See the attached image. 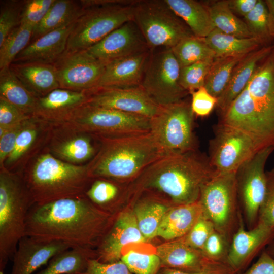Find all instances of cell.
I'll return each mask as SVG.
<instances>
[{"instance_id":"603a6c76","label":"cell","mask_w":274,"mask_h":274,"mask_svg":"<svg viewBox=\"0 0 274 274\" xmlns=\"http://www.w3.org/2000/svg\"><path fill=\"white\" fill-rule=\"evenodd\" d=\"M152 52L148 49L106 64L96 87L140 86Z\"/></svg>"},{"instance_id":"8fae6325","label":"cell","mask_w":274,"mask_h":274,"mask_svg":"<svg viewBox=\"0 0 274 274\" xmlns=\"http://www.w3.org/2000/svg\"><path fill=\"white\" fill-rule=\"evenodd\" d=\"M133 21L149 48H172L193 35L164 0H140L133 6Z\"/></svg>"},{"instance_id":"cb8c5ba5","label":"cell","mask_w":274,"mask_h":274,"mask_svg":"<svg viewBox=\"0 0 274 274\" xmlns=\"http://www.w3.org/2000/svg\"><path fill=\"white\" fill-rule=\"evenodd\" d=\"M86 100L85 91H75L59 88L38 98L32 117L47 127L53 126L86 102Z\"/></svg>"},{"instance_id":"d4e9b609","label":"cell","mask_w":274,"mask_h":274,"mask_svg":"<svg viewBox=\"0 0 274 274\" xmlns=\"http://www.w3.org/2000/svg\"><path fill=\"white\" fill-rule=\"evenodd\" d=\"M73 24L49 32L31 42L16 57L12 63L53 64L65 51Z\"/></svg>"},{"instance_id":"9a60e30c","label":"cell","mask_w":274,"mask_h":274,"mask_svg":"<svg viewBox=\"0 0 274 274\" xmlns=\"http://www.w3.org/2000/svg\"><path fill=\"white\" fill-rule=\"evenodd\" d=\"M53 64L60 88L75 91L96 87L105 68L86 50L65 51Z\"/></svg>"},{"instance_id":"b9f144b4","label":"cell","mask_w":274,"mask_h":274,"mask_svg":"<svg viewBox=\"0 0 274 274\" xmlns=\"http://www.w3.org/2000/svg\"><path fill=\"white\" fill-rule=\"evenodd\" d=\"M119 188L111 180L93 179L84 195L96 207L110 205L119 194Z\"/></svg>"},{"instance_id":"ffe728a7","label":"cell","mask_w":274,"mask_h":274,"mask_svg":"<svg viewBox=\"0 0 274 274\" xmlns=\"http://www.w3.org/2000/svg\"><path fill=\"white\" fill-rule=\"evenodd\" d=\"M48 128L50 142L47 148L57 159L81 165L95 155L98 148L92 143L93 136L62 126Z\"/></svg>"},{"instance_id":"60d3db41","label":"cell","mask_w":274,"mask_h":274,"mask_svg":"<svg viewBox=\"0 0 274 274\" xmlns=\"http://www.w3.org/2000/svg\"><path fill=\"white\" fill-rule=\"evenodd\" d=\"M214 58L181 67L179 82L182 87L190 94L204 86L206 78Z\"/></svg>"},{"instance_id":"7bdbcfd3","label":"cell","mask_w":274,"mask_h":274,"mask_svg":"<svg viewBox=\"0 0 274 274\" xmlns=\"http://www.w3.org/2000/svg\"><path fill=\"white\" fill-rule=\"evenodd\" d=\"M121 260L133 274H157L161 268L160 259L156 254L131 250L123 254Z\"/></svg>"},{"instance_id":"83f0119b","label":"cell","mask_w":274,"mask_h":274,"mask_svg":"<svg viewBox=\"0 0 274 274\" xmlns=\"http://www.w3.org/2000/svg\"><path fill=\"white\" fill-rule=\"evenodd\" d=\"M202 214V208L199 201L176 204L168 209L164 216L157 236L169 241L184 237Z\"/></svg>"},{"instance_id":"f907efd6","label":"cell","mask_w":274,"mask_h":274,"mask_svg":"<svg viewBox=\"0 0 274 274\" xmlns=\"http://www.w3.org/2000/svg\"><path fill=\"white\" fill-rule=\"evenodd\" d=\"M27 120L10 127H0L1 168L3 167L6 159L13 151L17 138Z\"/></svg>"},{"instance_id":"277c9868","label":"cell","mask_w":274,"mask_h":274,"mask_svg":"<svg viewBox=\"0 0 274 274\" xmlns=\"http://www.w3.org/2000/svg\"><path fill=\"white\" fill-rule=\"evenodd\" d=\"M97 151L87 163L89 177L124 180L140 175L165 156L149 132L115 137L94 136Z\"/></svg>"},{"instance_id":"f546056e","label":"cell","mask_w":274,"mask_h":274,"mask_svg":"<svg viewBox=\"0 0 274 274\" xmlns=\"http://www.w3.org/2000/svg\"><path fill=\"white\" fill-rule=\"evenodd\" d=\"M82 9L81 1L55 0L44 18L34 28L31 42L49 32L74 23Z\"/></svg>"},{"instance_id":"52a82bcc","label":"cell","mask_w":274,"mask_h":274,"mask_svg":"<svg viewBox=\"0 0 274 274\" xmlns=\"http://www.w3.org/2000/svg\"><path fill=\"white\" fill-rule=\"evenodd\" d=\"M138 0H84L82 11L74 23L66 52L86 50L124 23L133 20Z\"/></svg>"},{"instance_id":"94428289","label":"cell","mask_w":274,"mask_h":274,"mask_svg":"<svg viewBox=\"0 0 274 274\" xmlns=\"http://www.w3.org/2000/svg\"><path fill=\"white\" fill-rule=\"evenodd\" d=\"M273 169H274V168Z\"/></svg>"},{"instance_id":"8d00e7d4","label":"cell","mask_w":274,"mask_h":274,"mask_svg":"<svg viewBox=\"0 0 274 274\" xmlns=\"http://www.w3.org/2000/svg\"><path fill=\"white\" fill-rule=\"evenodd\" d=\"M171 49L180 67L215 58L214 52L206 44L204 39L194 35L184 38Z\"/></svg>"},{"instance_id":"5bb4252c","label":"cell","mask_w":274,"mask_h":274,"mask_svg":"<svg viewBox=\"0 0 274 274\" xmlns=\"http://www.w3.org/2000/svg\"><path fill=\"white\" fill-rule=\"evenodd\" d=\"M274 147L259 151L244 162L236 172V187L239 203L243 219L251 229L257 223L259 210L266 188V162Z\"/></svg>"},{"instance_id":"6da1fadb","label":"cell","mask_w":274,"mask_h":274,"mask_svg":"<svg viewBox=\"0 0 274 274\" xmlns=\"http://www.w3.org/2000/svg\"><path fill=\"white\" fill-rule=\"evenodd\" d=\"M101 215L84 195L35 203L27 217L25 235L89 248L101 233Z\"/></svg>"},{"instance_id":"3957f363","label":"cell","mask_w":274,"mask_h":274,"mask_svg":"<svg viewBox=\"0 0 274 274\" xmlns=\"http://www.w3.org/2000/svg\"><path fill=\"white\" fill-rule=\"evenodd\" d=\"M215 173L208 156L196 150L163 156L140 175L144 187L162 193L176 204H183L198 201L202 187Z\"/></svg>"},{"instance_id":"e575fe53","label":"cell","mask_w":274,"mask_h":274,"mask_svg":"<svg viewBox=\"0 0 274 274\" xmlns=\"http://www.w3.org/2000/svg\"><path fill=\"white\" fill-rule=\"evenodd\" d=\"M247 55L214 58L204 84V87L211 94L217 98L221 95L226 89L235 66Z\"/></svg>"},{"instance_id":"f35d334b","label":"cell","mask_w":274,"mask_h":274,"mask_svg":"<svg viewBox=\"0 0 274 274\" xmlns=\"http://www.w3.org/2000/svg\"><path fill=\"white\" fill-rule=\"evenodd\" d=\"M45 127L47 126L33 117L27 120L17 138L13 151L6 159L2 168L11 172L13 165L18 162L35 144L41 128Z\"/></svg>"},{"instance_id":"7a4b0ae2","label":"cell","mask_w":274,"mask_h":274,"mask_svg":"<svg viewBox=\"0 0 274 274\" xmlns=\"http://www.w3.org/2000/svg\"><path fill=\"white\" fill-rule=\"evenodd\" d=\"M218 122L244 131L262 149L274 147V63L270 55L257 66Z\"/></svg>"},{"instance_id":"1f68e13d","label":"cell","mask_w":274,"mask_h":274,"mask_svg":"<svg viewBox=\"0 0 274 274\" xmlns=\"http://www.w3.org/2000/svg\"><path fill=\"white\" fill-rule=\"evenodd\" d=\"M93 258H96V254L91 252L89 248H71L54 256L46 268L36 274H81Z\"/></svg>"},{"instance_id":"2e32d148","label":"cell","mask_w":274,"mask_h":274,"mask_svg":"<svg viewBox=\"0 0 274 274\" xmlns=\"http://www.w3.org/2000/svg\"><path fill=\"white\" fill-rule=\"evenodd\" d=\"M85 91L87 104L150 119L156 114L160 107L140 86L97 87Z\"/></svg>"},{"instance_id":"30bf717a","label":"cell","mask_w":274,"mask_h":274,"mask_svg":"<svg viewBox=\"0 0 274 274\" xmlns=\"http://www.w3.org/2000/svg\"><path fill=\"white\" fill-rule=\"evenodd\" d=\"M194 116L190 103L182 100L160 106L150 118V132L164 155L197 150Z\"/></svg>"},{"instance_id":"681fc988","label":"cell","mask_w":274,"mask_h":274,"mask_svg":"<svg viewBox=\"0 0 274 274\" xmlns=\"http://www.w3.org/2000/svg\"><path fill=\"white\" fill-rule=\"evenodd\" d=\"M190 94L192 96L191 107L195 116H208L217 106V98L211 94L204 86Z\"/></svg>"},{"instance_id":"8992f818","label":"cell","mask_w":274,"mask_h":274,"mask_svg":"<svg viewBox=\"0 0 274 274\" xmlns=\"http://www.w3.org/2000/svg\"><path fill=\"white\" fill-rule=\"evenodd\" d=\"M34 204L21 175L1 169L0 274L25 235L27 217Z\"/></svg>"},{"instance_id":"f5cc1de1","label":"cell","mask_w":274,"mask_h":274,"mask_svg":"<svg viewBox=\"0 0 274 274\" xmlns=\"http://www.w3.org/2000/svg\"><path fill=\"white\" fill-rule=\"evenodd\" d=\"M81 274H133L121 260L102 263L96 258L90 259L86 269Z\"/></svg>"},{"instance_id":"9f6ffc18","label":"cell","mask_w":274,"mask_h":274,"mask_svg":"<svg viewBox=\"0 0 274 274\" xmlns=\"http://www.w3.org/2000/svg\"><path fill=\"white\" fill-rule=\"evenodd\" d=\"M157 274H235L232 271L190 272L169 268L160 269Z\"/></svg>"},{"instance_id":"ba28073f","label":"cell","mask_w":274,"mask_h":274,"mask_svg":"<svg viewBox=\"0 0 274 274\" xmlns=\"http://www.w3.org/2000/svg\"><path fill=\"white\" fill-rule=\"evenodd\" d=\"M150 119L118 110L84 103L59 123L93 136L115 137L150 131Z\"/></svg>"},{"instance_id":"d6a6232c","label":"cell","mask_w":274,"mask_h":274,"mask_svg":"<svg viewBox=\"0 0 274 274\" xmlns=\"http://www.w3.org/2000/svg\"><path fill=\"white\" fill-rule=\"evenodd\" d=\"M204 40L214 52L215 57L245 55L262 46L259 41L254 38H239L216 28Z\"/></svg>"},{"instance_id":"e0dca14e","label":"cell","mask_w":274,"mask_h":274,"mask_svg":"<svg viewBox=\"0 0 274 274\" xmlns=\"http://www.w3.org/2000/svg\"><path fill=\"white\" fill-rule=\"evenodd\" d=\"M156 254L161 268L190 272L232 271L226 263L213 260L191 247L183 237L159 246Z\"/></svg>"},{"instance_id":"6f0895ef","label":"cell","mask_w":274,"mask_h":274,"mask_svg":"<svg viewBox=\"0 0 274 274\" xmlns=\"http://www.w3.org/2000/svg\"><path fill=\"white\" fill-rule=\"evenodd\" d=\"M268 10V25L270 35L274 38V0H265Z\"/></svg>"},{"instance_id":"d6986e66","label":"cell","mask_w":274,"mask_h":274,"mask_svg":"<svg viewBox=\"0 0 274 274\" xmlns=\"http://www.w3.org/2000/svg\"><path fill=\"white\" fill-rule=\"evenodd\" d=\"M274 239V229L257 223L246 229L243 218L233 234L227 263L235 274H241L255 257Z\"/></svg>"},{"instance_id":"11a10c76","label":"cell","mask_w":274,"mask_h":274,"mask_svg":"<svg viewBox=\"0 0 274 274\" xmlns=\"http://www.w3.org/2000/svg\"><path fill=\"white\" fill-rule=\"evenodd\" d=\"M258 0H228L230 9L244 17L256 6Z\"/></svg>"},{"instance_id":"db71d44e","label":"cell","mask_w":274,"mask_h":274,"mask_svg":"<svg viewBox=\"0 0 274 274\" xmlns=\"http://www.w3.org/2000/svg\"><path fill=\"white\" fill-rule=\"evenodd\" d=\"M242 274H274V258L265 250L257 261Z\"/></svg>"},{"instance_id":"f6af8a7d","label":"cell","mask_w":274,"mask_h":274,"mask_svg":"<svg viewBox=\"0 0 274 274\" xmlns=\"http://www.w3.org/2000/svg\"><path fill=\"white\" fill-rule=\"evenodd\" d=\"M274 229V169L266 171V188L260 205L257 223Z\"/></svg>"},{"instance_id":"ab89813d","label":"cell","mask_w":274,"mask_h":274,"mask_svg":"<svg viewBox=\"0 0 274 274\" xmlns=\"http://www.w3.org/2000/svg\"><path fill=\"white\" fill-rule=\"evenodd\" d=\"M245 22L253 38L262 46L272 39L268 25V10L265 1L258 0L255 7L244 17Z\"/></svg>"},{"instance_id":"74e56055","label":"cell","mask_w":274,"mask_h":274,"mask_svg":"<svg viewBox=\"0 0 274 274\" xmlns=\"http://www.w3.org/2000/svg\"><path fill=\"white\" fill-rule=\"evenodd\" d=\"M34 27L20 24L14 29L0 45V70L10 66L16 57L30 41Z\"/></svg>"},{"instance_id":"f1b7e54d","label":"cell","mask_w":274,"mask_h":274,"mask_svg":"<svg viewBox=\"0 0 274 274\" xmlns=\"http://www.w3.org/2000/svg\"><path fill=\"white\" fill-rule=\"evenodd\" d=\"M194 36L204 39L215 28L208 8L194 0H164Z\"/></svg>"},{"instance_id":"ac0fdd59","label":"cell","mask_w":274,"mask_h":274,"mask_svg":"<svg viewBox=\"0 0 274 274\" xmlns=\"http://www.w3.org/2000/svg\"><path fill=\"white\" fill-rule=\"evenodd\" d=\"M150 49L140 29L132 20L117 28L86 50L105 64Z\"/></svg>"},{"instance_id":"680465c9","label":"cell","mask_w":274,"mask_h":274,"mask_svg":"<svg viewBox=\"0 0 274 274\" xmlns=\"http://www.w3.org/2000/svg\"><path fill=\"white\" fill-rule=\"evenodd\" d=\"M268 253L274 258V239L268 245L267 249L265 250Z\"/></svg>"},{"instance_id":"7402d4cb","label":"cell","mask_w":274,"mask_h":274,"mask_svg":"<svg viewBox=\"0 0 274 274\" xmlns=\"http://www.w3.org/2000/svg\"><path fill=\"white\" fill-rule=\"evenodd\" d=\"M146 241V239L138 227L134 212L123 213L118 216L109 232L102 239L96 259L102 263L120 260L125 246Z\"/></svg>"},{"instance_id":"bcb514c9","label":"cell","mask_w":274,"mask_h":274,"mask_svg":"<svg viewBox=\"0 0 274 274\" xmlns=\"http://www.w3.org/2000/svg\"><path fill=\"white\" fill-rule=\"evenodd\" d=\"M55 0H28L24 1L20 24L37 26L44 18Z\"/></svg>"},{"instance_id":"816d5d0a","label":"cell","mask_w":274,"mask_h":274,"mask_svg":"<svg viewBox=\"0 0 274 274\" xmlns=\"http://www.w3.org/2000/svg\"><path fill=\"white\" fill-rule=\"evenodd\" d=\"M31 117L4 98L0 97V127H12Z\"/></svg>"},{"instance_id":"484cf974","label":"cell","mask_w":274,"mask_h":274,"mask_svg":"<svg viewBox=\"0 0 274 274\" xmlns=\"http://www.w3.org/2000/svg\"><path fill=\"white\" fill-rule=\"evenodd\" d=\"M272 48V46H262L248 54L237 64L226 89L217 98L216 107L220 115L243 91L257 66L270 54Z\"/></svg>"},{"instance_id":"5b68a950","label":"cell","mask_w":274,"mask_h":274,"mask_svg":"<svg viewBox=\"0 0 274 274\" xmlns=\"http://www.w3.org/2000/svg\"><path fill=\"white\" fill-rule=\"evenodd\" d=\"M20 175L35 203L38 204L84 195L93 180L88 176L87 163L64 162L47 148Z\"/></svg>"},{"instance_id":"d590c367","label":"cell","mask_w":274,"mask_h":274,"mask_svg":"<svg viewBox=\"0 0 274 274\" xmlns=\"http://www.w3.org/2000/svg\"><path fill=\"white\" fill-rule=\"evenodd\" d=\"M168 210L166 206L155 201L143 202L136 207L134 213L138 227L146 239L157 236L160 225Z\"/></svg>"},{"instance_id":"44dd1931","label":"cell","mask_w":274,"mask_h":274,"mask_svg":"<svg viewBox=\"0 0 274 274\" xmlns=\"http://www.w3.org/2000/svg\"><path fill=\"white\" fill-rule=\"evenodd\" d=\"M71 248L61 241L25 235L19 242L12 257L11 274H32L54 256Z\"/></svg>"},{"instance_id":"c3c4849f","label":"cell","mask_w":274,"mask_h":274,"mask_svg":"<svg viewBox=\"0 0 274 274\" xmlns=\"http://www.w3.org/2000/svg\"><path fill=\"white\" fill-rule=\"evenodd\" d=\"M214 230L211 222L202 214L188 233L183 237L191 247L201 251Z\"/></svg>"},{"instance_id":"4fadbf2b","label":"cell","mask_w":274,"mask_h":274,"mask_svg":"<svg viewBox=\"0 0 274 274\" xmlns=\"http://www.w3.org/2000/svg\"><path fill=\"white\" fill-rule=\"evenodd\" d=\"M180 68L171 48L152 53L140 86L160 106L182 100L189 93L180 84Z\"/></svg>"},{"instance_id":"4dcf8cb0","label":"cell","mask_w":274,"mask_h":274,"mask_svg":"<svg viewBox=\"0 0 274 274\" xmlns=\"http://www.w3.org/2000/svg\"><path fill=\"white\" fill-rule=\"evenodd\" d=\"M0 97L32 116L38 97L25 87L10 66L0 70Z\"/></svg>"},{"instance_id":"836d02e7","label":"cell","mask_w":274,"mask_h":274,"mask_svg":"<svg viewBox=\"0 0 274 274\" xmlns=\"http://www.w3.org/2000/svg\"><path fill=\"white\" fill-rule=\"evenodd\" d=\"M208 8L216 28L239 38H253L245 22L230 9L227 1H216Z\"/></svg>"},{"instance_id":"91938a15","label":"cell","mask_w":274,"mask_h":274,"mask_svg":"<svg viewBox=\"0 0 274 274\" xmlns=\"http://www.w3.org/2000/svg\"><path fill=\"white\" fill-rule=\"evenodd\" d=\"M270 56L273 61V62L274 63V45L272 46V48L271 50V52L270 54Z\"/></svg>"},{"instance_id":"9c48e42d","label":"cell","mask_w":274,"mask_h":274,"mask_svg":"<svg viewBox=\"0 0 274 274\" xmlns=\"http://www.w3.org/2000/svg\"><path fill=\"white\" fill-rule=\"evenodd\" d=\"M198 201L203 215L230 244L243 218L239 210L236 173H215L202 187Z\"/></svg>"},{"instance_id":"4316f807","label":"cell","mask_w":274,"mask_h":274,"mask_svg":"<svg viewBox=\"0 0 274 274\" xmlns=\"http://www.w3.org/2000/svg\"><path fill=\"white\" fill-rule=\"evenodd\" d=\"M10 67L25 87L38 98L60 88L53 64L12 63Z\"/></svg>"},{"instance_id":"ee69618b","label":"cell","mask_w":274,"mask_h":274,"mask_svg":"<svg viewBox=\"0 0 274 274\" xmlns=\"http://www.w3.org/2000/svg\"><path fill=\"white\" fill-rule=\"evenodd\" d=\"M24 1H6L1 6L0 45L8 35L20 24Z\"/></svg>"},{"instance_id":"7dc6e473","label":"cell","mask_w":274,"mask_h":274,"mask_svg":"<svg viewBox=\"0 0 274 274\" xmlns=\"http://www.w3.org/2000/svg\"><path fill=\"white\" fill-rule=\"evenodd\" d=\"M229 246L230 243L227 239L214 230L207 240L201 251L209 258L227 264Z\"/></svg>"},{"instance_id":"7c38bea8","label":"cell","mask_w":274,"mask_h":274,"mask_svg":"<svg viewBox=\"0 0 274 274\" xmlns=\"http://www.w3.org/2000/svg\"><path fill=\"white\" fill-rule=\"evenodd\" d=\"M261 149L244 131L218 122L209 141L208 157L216 173H233Z\"/></svg>"}]
</instances>
